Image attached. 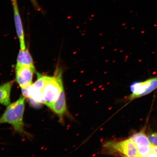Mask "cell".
I'll use <instances>...</instances> for the list:
<instances>
[{
    "label": "cell",
    "mask_w": 157,
    "mask_h": 157,
    "mask_svg": "<svg viewBox=\"0 0 157 157\" xmlns=\"http://www.w3.org/2000/svg\"><path fill=\"white\" fill-rule=\"evenodd\" d=\"M25 99L23 95L16 101L7 106L5 112L0 117V124H9L13 126L15 132L23 136L29 137L30 135L25 130L23 122Z\"/></svg>",
    "instance_id": "6da1fadb"
},
{
    "label": "cell",
    "mask_w": 157,
    "mask_h": 157,
    "mask_svg": "<svg viewBox=\"0 0 157 157\" xmlns=\"http://www.w3.org/2000/svg\"><path fill=\"white\" fill-rule=\"evenodd\" d=\"M62 76V70L59 68L53 76H45L42 96L44 105L48 107L58 99L63 87Z\"/></svg>",
    "instance_id": "7a4b0ae2"
},
{
    "label": "cell",
    "mask_w": 157,
    "mask_h": 157,
    "mask_svg": "<svg viewBox=\"0 0 157 157\" xmlns=\"http://www.w3.org/2000/svg\"><path fill=\"white\" fill-rule=\"evenodd\" d=\"M105 147L110 153H116L128 157H139L136 145L131 138L120 142H108Z\"/></svg>",
    "instance_id": "3957f363"
},
{
    "label": "cell",
    "mask_w": 157,
    "mask_h": 157,
    "mask_svg": "<svg viewBox=\"0 0 157 157\" xmlns=\"http://www.w3.org/2000/svg\"><path fill=\"white\" fill-rule=\"evenodd\" d=\"M130 88L132 94L129 96V100L136 99L146 95L157 89V76L149 78L144 81L133 82L131 84Z\"/></svg>",
    "instance_id": "277c9868"
},
{
    "label": "cell",
    "mask_w": 157,
    "mask_h": 157,
    "mask_svg": "<svg viewBox=\"0 0 157 157\" xmlns=\"http://www.w3.org/2000/svg\"><path fill=\"white\" fill-rule=\"evenodd\" d=\"M37 78L32 83L25 89L22 90L23 95L28 98L37 103L44 104L42 96V90L44 82L45 75L37 73Z\"/></svg>",
    "instance_id": "5b68a950"
},
{
    "label": "cell",
    "mask_w": 157,
    "mask_h": 157,
    "mask_svg": "<svg viewBox=\"0 0 157 157\" xmlns=\"http://www.w3.org/2000/svg\"><path fill=\"white\" fill-rule=\"evenodd\" d=\"M35 68L25 66H16V81L21 89L28 87L33 83Z\"/></svg>",
    "instance_id": "8992f818"
},
{
    "label": "cell",
    "mask_w": 157,
    "mask_h": 157,
    "mask_svg": "<svg viewBox=\"0 0 157 157\" xmlns=\"http://www.w3.org/2000/svg\"><path fill=\"white\" fill-rule=\"evenodd\" d=\"M13 15L15 24L17 36L19 39L20 44L21 50H25L26 48L25 46V34L23 30L22 21L20 15L19 11L17 1L13 2L12 3Z\"/></svg>",
    "instance_id": "52a82bcc"
},
{
    "label": "cell",
    "mask_w": 157,
    "mask_h": 157,
    "mask_svg": "<svg viewBox=\"0 0 157 157\" xmlns=\"http://www.w3.org/2000/svg\"><path fill=\"white\" fill-rule=\"evenodd\" d=\"M48 107L58 115L60 122H63L64 116L67 112L64 87L62 88L58 99Z\"/></svg>",
    "instance_id": "ba28073f"
},
{
    "label": "cell",
    "mask_w": 157,
    "mask_h": 157,
    "mask_svg": "<svg viewBox=\"0 0 157 157\" xmlns=\"http://www.w3.org/2000/svg\"><path fill=\"white\" fill-rule=\"evenodd\" d=\"M14 80L7 82L0 86V104L8 106L10 104V93Z\"/></svg>",
    "instance_id": "9c48e42d"
},
{
    "label": "cell",
    "mask_w": 157,
    "mask_h": 157,
    "mask_svg": "<svg viewBox=\"0 0 157 157\" xmlns=\"http://www.w3.org/2000/svg\"><path fill=\"white\" fill-rule=\"evenodd\" d=\"M16 66L35 68L32 56L28 49L20 50L17 55Z\"/></svg>",
    "instance_id": "30bf717a"
},
{
    "label": "cell",
    "mask_w": 157,
    "mask_h": 157,
    "mask_svg": "<svg viewBox=\"0 0 157 157\" xmlns=\"http://www.w3.org/2000/svg\"><path fill=\"white\" fill-rule=\"evenodd\" d=\"M130 138L135 143L136 148L150 146L152 144L149 140L148 137L147 136L144 131L143 130L133 135Z\"/></svg>",
    "instance_id": "8fae6325"
},
{
    "label": "cell",
    "mask_w": 157,
    "mask_h": 157,
    "mask_svg": "<svg viewBox=\"0 0 157 157\" xmlns=\"http://www.w3.org/2000/svg\"><path fill=\"white\" fill-rule=\"evenodd\" d=\"M151 144L157 146V132L152 133L148 136Z\"/></svg>",
    "instance_id": "7c38bea8"
},
{
    "label": "cell",
    "mask_w": 157,
    "mask_h": 157,
    "mask_svg": "<svg viewBox=\"0 0 157 157\" xmlns=\"http://www.w3.org/2000/svg\"><path fill=\"white\" fill-rule=\"evenodd\" d=\"M29 1L32 3L33 5L34 6L35 9L38 10H40V7H39L36 0H29Z\"/></svg>",
    "instance_id": "4fadbf2b"
},
{
    "label": "cell",
    "mask_w": 157,
    "mask_h": 157,
    "mask_svg": "<svg viewBox=\"0 0 157 157\" xmlns=\"http://www.w3.org/2000/svg\"><path fill=\"white\" fill-rule=\"evenodd\" d=\"M151 152L157 154V146L152 144L151 145Z\"/></svg>",
    "instance_id": "5bb4252c"
},
{
    "label": "cell",
    "mask_w": 157,
    "mask_h": 157,
    "mask_svg": "<svg viewBox=\"0 0 157 157\" xmlns=\"http://www.w3.org/2000/svg\"><path fill=\"white\" fill-rule=\"evenodd\" d=\"M147 157H157V154L156 153L151 152Z\"/></svg>",
    "instance_id": "9a60e30c"
},
{
    "label": "cell",
    "mask_w": 157,
    "mask_h": 157,
    "mask_svg": "<svg viewBox=\"0 0 157 157\" xmlns=\"http://www.w3.org/2000/svg\"><path fill=\"white\" fill-rule=\"evenodd\" d=\"M11 2L12 3L13 2H14V1H17V0H11Z\"/></svg>",
    "instance_id": "2e32d148"
}]
</instances>
